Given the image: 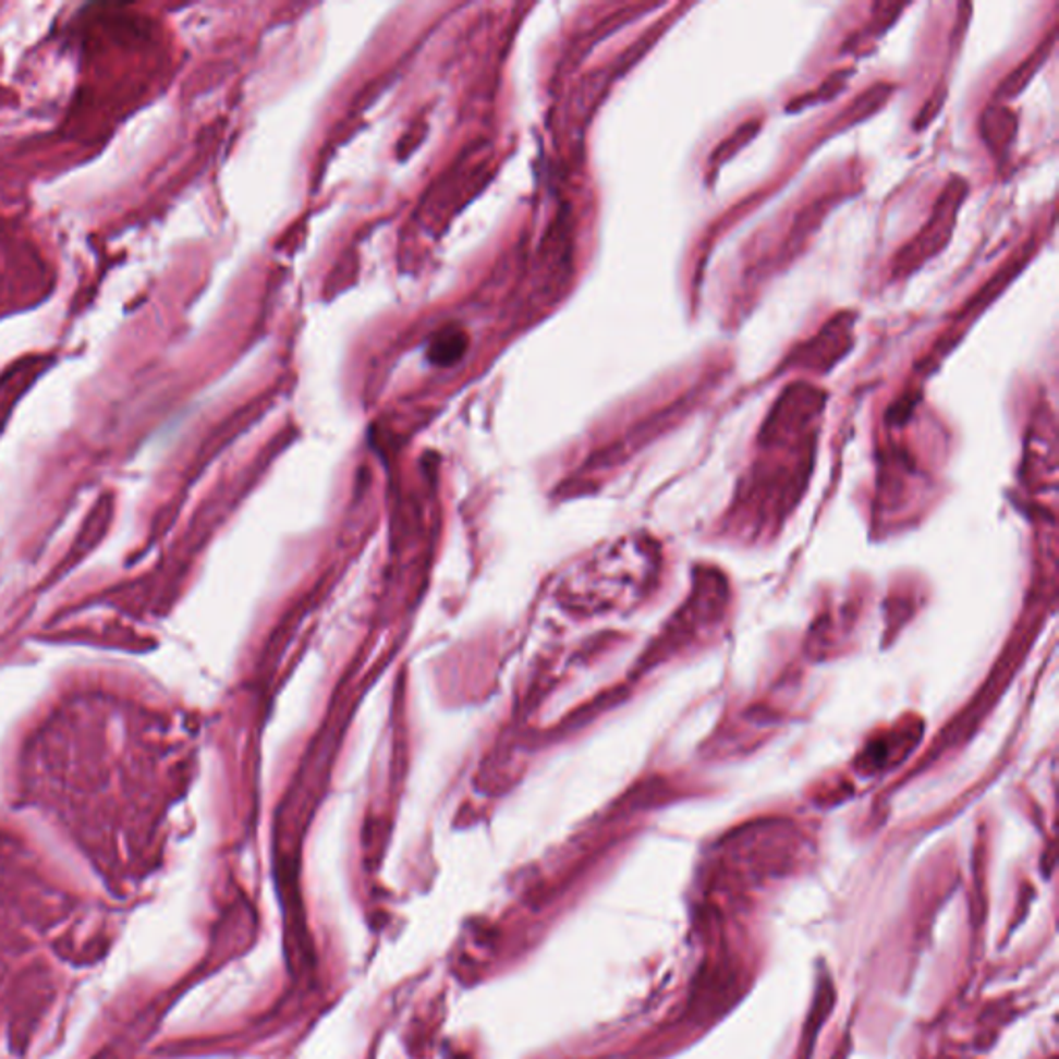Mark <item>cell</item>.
<instances>
[{"instance_id":"10","label":"cell","mask_w":1059,"mask_h":1059,"mask_svg":"<svg viewBox=\"0 0 1059 1059\" xmlns=\"http://www.w3.org/2000/svg\"><path fill=\"white\" fill-rule=\"evenodd\" d=\"M466 348V338L464 333L455 331V333H441L433 346H430V358L439 365H448L451 361H458L460 354L464 352Z\"/></svg>"},{"instance_id":"7","label":"cell","mask_w":1059,"mask_h":1059,"mask_svg":"<svg viewBox=\"0 0 1059 1059\" xmlns=\"http://www.w3.org/2000/svg\"><path fill=\"white\" fill-rule=\"evenodd\" d=\"M904 9H906L904 2H877V4H874L872 20L863 27V32H856L855 36L844 46L847 52L861 54V48L865 44H874L877 38H881L892 27V23L897 21L898 15Z\"/></svg>"},{"instance_id":"6","label":"cell","mask_w":1059,"mask_h":1059,"mask_svg":"<svg viewBox=\"0 0 1059 1059\" xmlns=\"http://www.w3.org/2000/svg\"><path fill=\"white\" fill-rule=\"evenodd\" d=\"M894 85L892 83H876L872 85L867 92H863L855 102L851 104L835 123V131H842V129H849V126H855V124L869 119L872 114H876L877 110H881L886 102L890 100V96L894 94Z\"/></svg>"},{"instance_id":"9","label":"cell","mask_w":1059,"mask_h":1059,"mask_svg":"<svg viewBox=\"0 0 1059 1059\" xmlns=\"http://www.w3.org/2000/svg\"><path fill=\"white\" fill-rule=\"evenodd\" d=\"M759 121L754 119V121H747V123L741 124L734 133H731L725 142L720 143L716 149H714L710 160H708V166L710 170H718L720 166L725 162H729L731 158H734L745 145L750 142H754L757 131H759Z\"/></svg>"},{"instance_id":"2","label":"cell","mask_w":1059,"mask_h":1059,"mask_svg":"<svg viewBox=\"0 0 1059 1059\" xmlns=\"http://www.w3.org/2000/svg\"><path fill=\"white\" fill-rule=\"evenodd\" d=\"M855 313H838L814 338L799 344L782 363L780 373L791 368L826 375L855 346Z\"/></svg>"},{"instance_id":"11","label":"cell","mask_w":1059,"mask_h":1059,"mask_svg":"<svg viewBox=\"0 0 1059 1059\" xmlns=\"http://www.w3.org/2000/svg\"><path fill=\"white\" fill-rule=\"evenodd\" d=\"M941 104H944V92H941V89H937L936 94H934V96H932V98L925 102V106L921 108L917 123H915V129H923L925 124L932 123V121L936 119L937 112H939V108H941Z\"/></svg>"},{"instance_id":"3","label":"cell","mask_w":1059,"mask_h":1059,"mask_svg":"<svg viewBox=\"0 0 1059 1059\" xmlns=\"http://www.w3.org/2000/svg\"><path fill=\"white\" fill-rule=\"evenodd\" d=\"M1037 253V241L1033 239L1031 243H1024L1020 246L1019 251L1012 255V259H1008L1006 264L1001 265L998 269V273L994 278H989L983 288L978 290L975 296H971V301L966 305L962 306L954 317V326L950 327V331L946 336L939 338L934 352H932V361L936 363L937 358L946 356V352L950 348L954 346L960 338V329L964 326H969L971 321H975L978 315L991 305L999 294L1012 284V280L1019 276L1020 271L1026 267V264L1033 259V255Z\"/></svg>"},{"instance_id":"1","label":"cell","mask_w":1059,"mask_h":1059,"mask_svg":"<svg viewBox=\"0 0 1059 1059\" xmlns=\"http://www.w3.org/2000/svg\"><path fill=\"white\" fill-rule=\"evenodd\" d=\"M969 195V184L962 176H950L939 193L929 220L918 230L917 236L898 251L892 259V278L904 280L913 276L927 261L937 257L954 234L958 211Z\"/></svg>"},{"instance_id":"4","label":"cell","mask_w":1059,"mask_h":1059,"mask_svg":"<svg viewBox=\"0 0 1059 1059\" xmlns=\"http://www.w3.org/2000/svg\"><path fill=\"white\" fill-rule=\"evenodd\" d=\"M1056 40H1058V34H1056V29H1051L1049 36L1028 54V59L1020 62L1019 66L1008 77H1003V82L999 83L998 92L994 96L996 104H1006L1024 92V87L1033 82V77L1039 73L1043 64L1051 57Z\"/></svg>"},{"instance_id":"8","label":"cell","mask_w":1059,"mask_h":1059,"mask_svg":"<svg viewBox=\"0 0 1059 1059\" xmlns=\"http://www.w3.org/2000/svg\"><path fill=\"white\" fill-rule=\"evenodd\" d=\"M855 71L851 69H840V71H835L826 82L821 83L817 89L814 92H807L803 96H796L791 100V104L787 106V112H801L805 108H812V106H817V104L830 102L835 100L836 96L847 87V82L853 77Z\"/></svg>"},{"instance_id":"5","label":"cell","mask_w":1059,"mask_h":1059,"mask_svg":"<svg viewBox=\"0 0 1059 1059\" xmlns=\"http://www.w3.org/2000/svg\"><path fill=\"white\" fill-rule=\"evenodd\" d=\"M1017 114L1006 104H991L981 117V137L998 158L1008 154L1010 145L1017 139Z\"/></svg>"}]
</instances>
